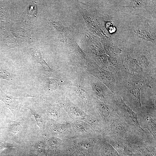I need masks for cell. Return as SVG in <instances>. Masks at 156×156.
Returning a JSON list of instances; mask_svg holds the SVG:
<instances>
[{
    "label": "cell",
    "mask_w": 156,
    "mask_h": 156,
    "mask_svg": "<svg viewBox=\"0 0 156 156\" xmlns=\"http://www.w3.org/2000/svg\"><path fill=\"white\" fill-rule=\"evenodd\" d=\"M24 99L8 95L0 88V100L10 110L15 118L18 115Z\"/></svg>",
    "instance_id": "8"
},
{
    "label": "cell",
    "mask_w": 156,
    "mask_h": 156,
    "mask_svg": "<svg viewBox=\"0 0 156 156\" xmlns=\"http://www.w3.org/2000/svg\"><path fill=\"white\" fill-rule=\"evenodd\" d=\"M102 135L122 140L132 146L143 142H151L150 136L144 135L129 124L118 116L112 122L106 127Z\"/></svg>",
    "instance_id": "2"
},
{
    "label": "cell",
    "mask_w": 156,
    "mask_h": 156,
    "mask_svg": "<svg viewBox=\"0 0 156 156\" xmlns=\"http://www.w3.org/2000/svg\"><path fill=\"white\" fill-rule=\"evenodd\" d=\"M89 77L90 87L93 97L105 103L109 104L113 93L96 78L91 75Z\"/></svg>",
    "instance_id": "7"
},
{
    "label": "cell",
    "mask_w": 156,
    "mask_h": 156,
    "mask_svg": "<svg viewBox=\"0 0 156 156\" xmlns=\"http://www.w3.org/2000/svg\"><path fill=\"white\" fill-rule=\"evenodd\" d=\"M93 106L96 115L101 121L105 128L111 124L118 116L114 109L109 104L94 97Z\"/></svg>",
    "instance_id": "6"
},
{
    "label": "cell",
    "mask_w": 156,
    "mask_h": 156,
    "mask_svg": "<svg viewBox=\"0 0 156 156\" xmlns=\"http://www.w3.org/2000/svg\"><path fill=\"white\" fill-rule=\"evenodd\" d=\"M75 126L77 129L81 132H84L85 131V129L81 124H75Z\"/></svg>",
    "instance_id": "24"
},
{
    "label": "cell",
    "mask_w": 156,
    "mask_h": 156,
    "mask_svg": "<svg viewBox=\"0 0 156 156\" xmlns=\"http://www.w3.org/2000/svg\"><path fill=\"white\" fill-rule=\"evenodd\" d=\"M96 144L101 156H119L116 150L102 136L98 137Z\"/></svg>",
    "instance_id": "11"
},
{
    "label": "cell",
    "mask_w": 156,
    "mask_h": 156,
    "mask_svg": "<svg viewBox=\"0 0 156 156\" xmlns=\"http://www.w3.org/2000/svg\"><path fill=\"white\" fill-rule=\"evenodd\" d=\"M69 112L72 114L78 116H82L83 114L81 111L75 106L71 105L68 107Z\"/></svg>",
    "instance_id": "20"
},
{
    "label": "cell",
    "mask_w": 156,
    "mask_h": 156,
    "mask_svg": "<svg viewBox=\"0 0 156 156\" xmlns=\"http://www.w3.org/2000/svg\"><path fill=\"white\" fill-rule=\"evenodd\" d=\"M150 142H144L133 146V148L141 152L144 156H156L155 152L153 149Z\"/></svg>",
    "instance_id": "14"
},
{
    "label": "cell",
    "mask_w": 156,
    "mask_h": 156,
    "mask_svg": "<svg viewBox=\"0 0 156 156\" xmlns=\"http://www.w3.org/2000/svg\"><path fill=\"white\" fill-rule=\"evenodd\" d=\"M11 147L10 146H9L7 145H5L1 142H0V151L3 150L6 148Z\"/></svg>",
    "instance_id": "25"
},
{
    "label": "cell",
    "mask_w": 156,
    "mask_h": 156,
    "mask_svg": "<svg viewBox=\"0 0 156 156\" xmlns=\"http://www.w3.org/2000/svg\"><path fill=\"white\" fill-rule=\"evenodd\" d=\"M30 110L31 114L33 115L36 120L37 124L39 127L40 130L44 127V123L42 118L39 113L36 110L31 107H27Z\"/></svg>",
    "instance_id": "17"
},
{
    "label": "cell",
    "mask_w": 156,
    "mask_h": 156,
    "mask_svg": "<svg viewBox=\"0 0 156 156\" xmlns=\"http://www.w3.org/2000/svg\"><path fill=\"white\" fill-rule=\"evenodd\" d=\"M130 4L122 6L123 9L132 14L140 15L148 9L147 3L148 1L131 0Z\"/></svg>",
    "instance_id": "10"
},
{
    "label": "cell",
    "mask_w": 156,
    "mask_h": 156,
    "mask_svg": "<svg viewBox=\"0 0 156 156\" xmlns=\"http://www.w3.org/2000/svg\"><path fill=\"white\" fill-rule=\"evenodd\" d=\"M12 73L8 70L5 68H0V79L8 81L12 79Z\"/></svg>",
    "instance_id": "18"
},
{
    "label": "cell",
    "mask_w": 156,
    "mask_h": 156,
    "mask_svg": "<svg viewBox=\"0 0 156 156\" xmlns=\"http://www.w3.org/2000/svg\"><path fill=\"white\" fill-rule=\"evenodd\" d=\"M141 107L136 113L139 122L142 128L150 132L154 140L156 141V102L147 101L141 104Z\"/></svg>",
    "instance_id": "4"
},
{
    "label": "cell",
    "mask_w": 156,
    "mask_h": 156,
    "mask_svg": "<svg viewBox=\"0 0 156 156\" xmlns=\"http://www.w3.org/2000/svg\"><path fill=\"white\" fill-rule=\"evenodd\" d=\"M32 56L36 61L40 64L44 70L50 74L52 73L53 71L43 59L40 52L38 50L32 51Z\"/></svg>",
    "instance_id": "16"
},
{
    "label": "cell",
    "mask_w": 156,
    "mask_h": 156,
    "mask_svg": "<svg viewBox=\"0 0 156 156\" xmlns=\"http://www.w3.org/2000/svg\"><path fill=\"white\" fill-rule=\"evenodd\" d=\"M156 87V78L133 74L127 71L117 80L116 93L126 104L136 113L141 107V89Z\"/></svg>",
    "instance_id": "1"
},
{
    "label": "cell",
    "mask_w": 156,
    "mask_h": 156,
    "mask_svg": "<svg viewBox=\"0 0 156 156\" xmlns=\"http://www.w3.org/2000/svg\"><path fill=\"white\" fill-rule=\"evenodd\" d=\"M103 137L120 156H134V148L131 145L125 141L113 138Z\"/></svg>",
    "instance_id": "9"
},
{
    "label": "cell",
    "mask_w": 156,
    "mask_h": 156,
    "mask_svg": "<svg viewBox=\"0 0 156 156\" xmlns=\"http://www.w3.org/2000/svg\"><path fill=\"white\" fill-rule=\"evenodd\" d=\"M109 104L120 118L143 135H150L140 126L136 113L125 103L119 94L113 93Z\"/></svg>",
    "instance_id": "3"
},
{
    "label": "cell",
    "mask_w": 156,
    "mask_h": 156,
    "mask_svg": "<svg viewBox=\"0 0 156 156\" xmlns=\"http://www.w3.org/2000/svg\"><path fill=\"white\" fill-rule=\"evenodd\" d=\"M51 23L55 29L60 39L62 42H66L71 36L69 28L64 26L60 21H53Z\"/></svg>",
    "instance_id": "12"
},
{
    "label": "cell",
    "mask_w": 156,
    "mask_h": 156,
    "mask_svg": "<svg viewBox=\"0 0 156 156\" xmlns=\"http://www.w3.org/2000/svg\"><path fill=\"white\" fill-rule=\"evenodd\" d=\"M36 147L38 151L43 152L45 150V144L43 142H40L37 143Z\"/></svg>",
    "instance_id": "22"
},
{
    "label": "cell",
    "mask_w": 156,
    "mask_h": 156,
    "mask_svg": "<svg viewBox=\"0 0 156 156\" xmlns=\"http://www.w3.org/2000/svg\"><path fill=\"white\" fill-rule=\"evenodd\" d=\"M134 33L138 37L142 39L155 43V34H153L147 28L141 27L135 29Z\"/></svg>",
    "instance_id": "13"
},
{
    "label": "cell",
    "mask_w": 156,
    "mask_h": 156,
    "mask_svg": "<svg viewBox=\"0 0 156 156\" xmlns=\"http://www.w3.org/2000/svg\"><path fill=\"white\" fill-rule=\"evenodd\" d=\"M44 84L45 90L49 92L60 89L61 86V83L58 79L52 78H46Z\"/></svg>",
    "instance_id": "15"
},
{
    "label": "cell",
    "mask_w": 156,
    "mask_h": 156,
    "mask_svg": "<svg viewBox=\"0 0 156 156\" xmlns=\"http://www.w3.org/2000/svg\"><path fill=\"white\" fill-rule=\"evenodd\" d=\"M10 126V129L12 133H17L21 131L22 129L21 124L17 122H13Z\"/></svg>",
    "instance_id": "19"
},
{
    "label": "cell",
    "mask_w": 156,
    "mask_h": 156,
    "mask_svg": "<svg viewBox=\"0 0 156 156\" xmlns=\"http://www.w3.org/2000/svg\"><path fill=\"white\" fill-rule=\"evenodd\" d=\"M50 147L52 149H55L57 146V143L56 140L54 139H50L49 142Z\"/></svg>",
    "instance_id": "23"
},
{
    "label": "cell",
    "mask_w": 156,
    "mask_h": 156,
    "mask_svg": "<svg viewBox=\"0 0 156 156\" xmlns=\"http://www.w3.org/2000/svg\"><path fill=\"white\" fill-rule=\"evenodd\" d=\"M47 110L48 114L52 118H57L58 117V112L54 108L48 107Z\"/></svg>",
    "instance_id": "21"
},
{
    "label": "cell",
    "mask_w": 156,
    "mask_h": 156,
    "mask_svg": "<svg viewBox=\"0 0 156 156\" xmlns=\"http://www.w3.org/2000/svg\"><path fill=\"white\" fill-rule=\"evenodd\" d=\"M87 63L88 71L91 75L105 85L113 93L116 92L117 82L114 75L93 62H88Z\"/></svg>",
    "instance_id": "5"
}]
</instances>
